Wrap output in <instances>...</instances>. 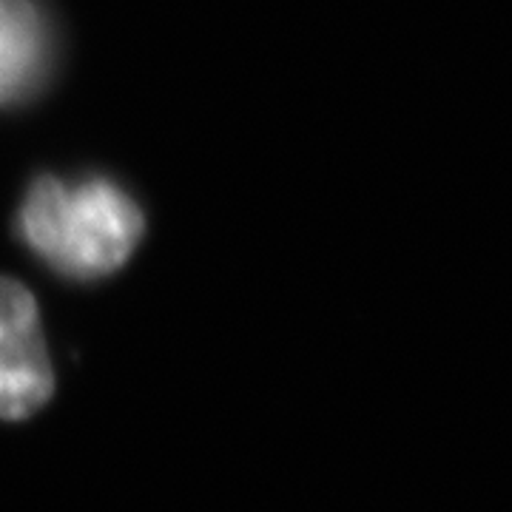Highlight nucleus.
<instances>
[{
	"label": "nucleus",
	"mask_w": 512,
	"mask_h": 512,
	"mask_svg": "<svg viewBox=\"0 0 512 512\" xmlns=\"http://www.w3.org/2000/svg\"><path fill=\"white\" fill-rule=\"evenodd\" d=\"M18 228L26 245L60 274L100 279L126 265L146 220L137 202L109 180L69 185L40 177L20 205Z\"/></svg>",
	"instance_id": "1"
},
{
	"label": "nucleus",
	"mask_w": 512,
	"mask_h": 512,
	"mask_svg": "<svg viewBox=\"0 0 512 512\" xmlns=\"http://www.w3.org/2000/svg\"><path fill=\"white\" fill-rule=\"evenodd\" d=\"M55 370L32 293L0 276V419L32 416L52 399Z\"/></svg>",
	"instance_id": "2"
},
{
	"label": "nucleus",
	"mask_w": 512,
	"mask_h": 512,
	"mask_svg": "<svg viewBox=\"0 0 512 512\" xmlns=\"http://www.w3.org/2000/svg\"><path fill=\"white\" fill-rule=\"evenodd\" d=\"M40 60V29L26 0H0V100L32 83Z\"/></svg>",
	"instance_id": "3"
}]
</instances>
